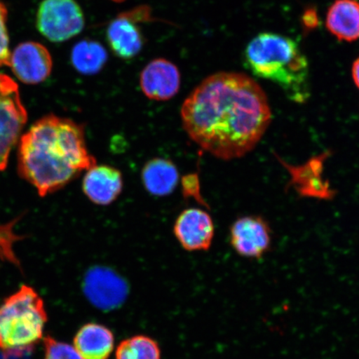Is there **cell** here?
Returning <instances> with one entry per match:
<instances>
[{
	"label": "cell",
	"mask_w": 359,
	"mask_h": 359,
	"mask_svg": "<svg viewBox=\"0 0 359 359\" xmlns=\"http://www.w3.org/2000/svg\"><path fill=\"white\" fill-rule=\"evenodd\" d=\"M174 234L186 250H208L215 234L212 219L201 209L183 210L175 222Z\"/></svg>",
	"instance_id": "30bf717a"
},
{
	"label": "cell",
	"mask_w": 359,
	"mask_h": 359,
	"mask_svg": "<svg viewBox=\"0 0 359 359\" xmlns=\"http://www.w3.org/2000/svg\"><path fill=\"white\" fill-rule=\"evenodd\" d=\"M140 84L143 93L149 100L168 101L177 95L181 85V76L172 62L156 60L142 72Z\"/></svg>",
	"instance_id": "8fae6325"
},
{
	"label": "cell",
	"mask_w": 359,
	"mask_h": 359,
	"mask_svg": "<svg viewBox=\"0 0 359 359\" xmlns=\"http://www.w3.org/2000/svg\"><path fill=\"white\" fill-rule=\"evenodd\" d=\"M96 164L83 126L73 120L45 116L20 137L18 168L40 196L62 189Z\"/></svg>",
	"instance_id": "7a4b0ae2"
},
{
	"label": "cell",
	"mask_w": 359,
	"mask_h": 359,
	"mask_svg": "<svg viewBox=\"0 0 359 359\" xmlns=\"http://www.w3.org/2000/svg\"><path fill=\"white\" fill-rule=\"evenodd\" d=\"M37 26L52 42H64L83 30V11L74 0H43L40 4Z\"/></svg>",
	"instance_id": "8992f818"
},
{
	"label": "cell",
	"mask_w": 359,
	"mask_h": 359,
	"mask_svg": "<svg viewBox=\"0 0 359 359\" xmlns=\"http://www.w3.org/2000/svg\"><path fill=\"white\" fill-rule=\"evenodd\" d=\"M8 11L0 2V67L11 65L10 38L7 29Z\"/></svg>",
	"instance_id": "ffe728a7"
},
{
	"label": "cell",
	"mask_w": 359,
	"mask_h": 359,
	"mask_svg": "<svg viewBox=\"0 0 359 359\" xmlns=\"http://www.w3.org/2000/svg\"><path fill=\"white\" fill-rule=\"evenodd\" d=\"M123 188V175L107 165H94L86 170L83 190L88 200L97 205H109L118 199Z\"/></svg>",
	"instance_id": "7c38bea8"
},
{
	"label": "cell",
	"mask_w": 359,
	"mask_h": 359,
	"mask_svg": "<svg viewBox=\"0 0 359 359\" xmlns=\"http://www.w3.org/2000/svg\"><path fill=\"white\" fill-rule=\"evenodd\" d=\"M27 120L28 114L21 101L19 87L8 76L0 74V172L6 168Z\"/></svg>",
	"instance_id": "5b68a950"
},
{
	"label": "cell",
	"mask_w": 359,
	"mask_h": 359,
	"mask_svg": "<svg viewBox=\"0 0 359 359\" xmlns=\"http://www.w3.org/2000/svg\"><path fill=\"white\" fill-rule=\"evenodd\" d=\"M352 74L354 83L356 84V86L359 89V57L353 62Z\"/></svg>",
	"instance_id": "cb8c5ba5"
},
{
	"label": "cell",
	"mask_w": 359,
	"mask_h": 359,
	"mask_svg": "<svg viewBox=\"0 0 359 359\" xmlns=\"http://www.w3.org/2000/svg\"><path fill=\"white\" fill-rule=\"evenodd\" d=\"M107 57L104 48L93 41L76 44L72 53V62L75 69L83 74H97L104 65Z\"/></svg>",
	"instance_id": "e0dca14e"
},
{
	"label": "cell",
	"mask_w": 359,
	"mask_h": 359,
	"mask_svg": "<svg viewBox=\"0 0 359 359\" xmlns=\"http://www.w3.org/2000/svg\"><path fill=\"white\" fill-rule=\"evenodd\" d=\"M74 343L83 359H109L114 349V335L109 327L89 323L78 331Z\"/></svg>",
	"instance_id": "4fadbf2b"
},
{
	"label": "cell",
	"mask_w": 359,
	"mask_h": 359,
	"mask_svg": "<svg viewBox=\"0 0 359 359\" xmlns=\"http://www.w3.org/2000/svg\"><path fill=\"white\" fill-rule=\"evenodd\" d=\"M116 359H161L158 344L150 337L133 336L121 342L116 351Z\"/></svg>",
	"instance_id": "ac0fdd59"
},
{
	"label": "cell",
	"mask_w": 359,
	"mask_h": 359,
	"mask_svg": "<svg viewBox=\"0 0 359 359\" xmlns=\"http://www.w3.org/2000/svg\"><path fill=\"white\" fill-rule=\"evenodd\" d=\"M111 47L120 57L130 58L137 55L142 46L140 30L129 15H121L111 22L107 29Z\"/></svg>",
	"instance_id": "2e32d148"
},
{
	"label": "cell",
	"mask_w": 359,
	"mask_h": 359,
	"mask_svg": "<svg viewBox=\"0 0 359 359\" xmlns=\"http://www.w3.org/2000/svg\"><path fill=\"white\" fill-rule=\"evenodd\" d=\"M44 359H83L74 347L50 336L44 339Z\"/></svg>",
	"instance_id": "d6986e66"
},
{
	"label": "cell",
	"mask_w": 359,
	"mask_h": 359,
	"mask_svg": "<svg viewBox=\"0 0 359 359\" xmlns=\"http://www.w3.org/2000/svg\"><path fill=\"white\" fill-rule=\"evenodd\" d=\"M18 238L12 232V226H0V257L19 266V262L12 250L13 242Z\"/></svg>",
	"instance_id": "44dd1931"
},
{
	"label": "cell",
	"mask_w": 359,
	"mask_h": 359,
	"mask_svg": "<svg viewBox=\"0 0 359 359\" xmlns=\"http://www.w3.org/2000/svg\"><path fill=\"white\" fill-rule=\"evenodd\" d=\"M179 172L172 161L154 158L147 161L142 170L143 185L148 193L155 196H167L176 190Z\"/></svg>",
	"instance_id": "9a60e30c"
},
{
	"label": "cell",
	"mask_w": 359,
	"mask_h": 359,
	"mask_svg": "<svg viewBox=\"0 0 359 359\" xmlns=\"http://www.w3.org/2000/svg\"><path fill=\"white\" fill-rule=\"evenodd\" d=\"M184 195L186 197H194L195 199L205 204L200 194V182L197 175L191 174L182 178Z\"/></svg>",
	"instance_id": "7402d4cb"
},
{
	"label": "cell",
	"mask_w": 359,
	"mask_h": 359,
	"mask_svg": "<svg viewBox=\"0 0 359 359\" xmlns=\"http://www.w3.org/2000/svg\"><path fill=\"white\" fill-rule=\"evenodd\" d=\"M83 291L94 306L102 311H112L125 302L128 285L111 269L95 266L88 269L85 275Z\"/></svg>",
	"instance_id": "52a82bcc"
},
{
	"label": "cell",
	"mask_w": 359,
	"mask_h": 359,
	"mask_svg": "<svg viewBox=\"0 0 359 359\" xmlns=\"http://www.w3.org/2000/svg\"><path fill=\"white\" fill-rule=\"evenodd\" d=\"M34 348L0 350V359H32Z\"/></svg>",
	"instance_id": "603a6c76"
},
{
	"label": "cell",
	"mask_w": 359,
	"mask_h": 359,
	"mask_svg": "<svg viewBox=\"0 0 359 359\" xmlns=\"http://www.w3.org/2000/svg\"><path fill=\"white\" fill-rule=\"evenodd\" d=\"M10 67L21 82L38 84L51 74L53 60L50 53L43 44L26 42L20 44L11 53Z\"/></svg>",
	"instance_id": "ba28073f"
},
{
	"label": "cell",
	"mask_w": 359,
	"mask_h": 359,
	"mask_svg": "<svg viewBox=\"0 0 359 359\" xmlns=\"http://www.w3.org/2000/svg\"><path fill=\"white\" fill-rule=\"evenodd\" d=\"M48 320L43 299L24 285L0 304V350L34 348Z\"/></svg>",
	"instance_id": "277c9868"
},
{
	"label": "cell",
	"mask_w": 359,
	"mask_h": 359,
	"mask_svg": "<svg viewBox=\"0 0 359 359\" xmlns=\"http://www.w3.org/2000/svg\"><path fill=\"white\" fill-rule=\"evenodd\" d=\"M245 61L257 77L279 84L292 100L308 96L309 65L293 39L276 34L257 36L246 48Z\"/></svg>",
	"instance_id": "3957f363"
},
{
	"label": "cell",
	"mask_w": 359,
	"mask_h": 359,
	"mask_svg": "<svg viewBox=\"0 0 359 359\" xmlns=\"http://www.w3.org/2000/svg\"><path fill=\"white\" fill-rule=\"evenodd\" d=\"M326 26L330 32L342 41L359 39V2L336 0L327 13Z\"/></svg>",
	"instance_id": "5bb4252c"
},
{
	"label": "cell",
	"mask_w": 359,
	"mask_h": 359,
	"mask_svg": "<svg viewBox=\"0 0 359 359\" xmlns=\"http://www.w3.org/2000/svg\"><path fill=\"white\" fill-rule=\"evenodd\" d=\"M184 129L201 149L222 160L240 158L262 140L271 122L266 93L248 76L205 79L184 102Z\"/></svg>",
	"instance_id": "6da1fadb"
},
{
	"label": "cell",
	"mask_w": 359,
	"mask_h": 359,
	"mask_svg": "<svg viewBox=\"0 0 359 359\" xmlns=\"http://www.w3.org/2000/svg\"><path fill=\"white\" fill-rule=\"evenodd\" d=\"M231 243L241 257L260 259L271 247V230L260 217H242L232 224Z\"/></svg>",
	"instance_id": "9c48e42d"
},
{
	"label": "cell",
	"mask_w": 359,
	"mask_h": 359,
	"mask_svg": "<svg viewBox=\"0 0 359 359\" xmlns=\"http://www.w3.org/2000/svg\"><path fill=\"white\" fill-rule=\"evenodd\" d=\"M112 1H114V2H123V1H124V0H112Z\"/></svg>",
	"instance_id": "d4e9b609"
}]
</instances>
